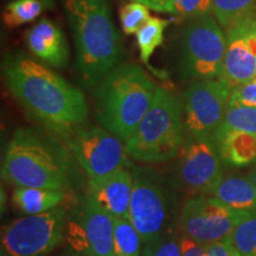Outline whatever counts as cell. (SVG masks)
I'll list each match as a JSON object with an SVG mask.
<instances>
[{"instance_id":"cell-30","label":"cell","mask_w":256,"mask_h":256,"mask_svg":"<svg viewBox=\"0 0 256 256\" xmlns=\"http://www.w3.org/2000/svg\"><path fill=\"white\" fill-rule=\"evenodd\" d=\"M204 256H238L234 248L232 240L228 236L222 241L211 243L206 246V252Z\"/></svg>"},{"instance_id":"cell-31","label":"cell","mask_w":256,"mask_h":256,"mask_svg":"<svg viewBox=\"0 0 256 256\" xmlns=\"http://www.w3.org/2000/svg\"><path fill=\"white\" fill-rule=\"evenodd\" d=\"M132 2L145 5L146 8L154 10V11L176 14L178 0H132Z\"/></svg>"},{"instance_id":"cell-13","label":"cell","mask_w":256,"mask_h":256,"mask_svg":"<svg viewBox=\"0 0 256 256\" xmlns=\"http://www.w3.org/2000/svg\"><path fill=\"white\" fill-rule=\"evenodd\" d=\"M256 75V12L228 28L226 51L220 78L232 89L249 82Z\"/></svg>"},{"instance_id":"cell-8","label":"cell","mask_w":256,"mask_h":256,"mask_svg":"<svg viewBox=\"0 0 256 256\" xmlns=\"http://www.w3.org/2000/svg\"><path fill=\"white\" fill-rule=\"evenodd\" d=\"M232 87L223 78L192 81L183 95V121L186 139L210 140L223 122Z\"/></svg>"},{"instance_id":"cell-18","label":"cell","mask_w":256,"mask_h":256,"mask_svg":"<svg viewBox=\"0 0 256 256\" xmlns=\"http://www.w3.org/2000/svg\"><path fill=\"white\" fill-rule=\"evenodd\" d=\"M215 145L226 164L242 168L256 162V134L229 132L216 138Z\"/></svg>"},{"instance_id":"cell-34","label":"cell","mask_w":256,"mask_h":256,"mask_svg":"<svg viewBox=\"0 0 256 256\" xmlns=\"http://www.w3.org/2000/svg\"><path fill=\"white\" fill-rule=\"evenodd\" d=\"M255 80H256V75H255Z\"/></svg>"},{"instance_id":"cell-15","label":"cell","mask_w":256,"mask_h":256,"mask_svg":"<svg viewBox=\"0 0 256 256\" xmlns=\"http://www.w3.org/2000/svg\"><path fill=\"white\" fill-rule=\"evenodd\" d=\"M134 177L126 168L98 179H88L86 197L116 220L130 218Z\"/></svg>"},{"instance_id":"cell-21","label":"cell","mask_w":256,"mask_h":256,"mask_svg":"<svg viewBox=\"0 0 256 256\" xmlns=\"http://www.w3.org/2000/svg\"><path fill=\"white\" fill-rule=\"evenodd\" d=\"M229 132L256 134V108L244 106L229 98L226 113L224 115L223 122L216 134V138Z\"/></svg>"},{"instance_id":"cell-16","label":"cell","mask_w":256,"mask_h":256,"mask_svg":"<svg viewBox=\"0 0 256 256\" xmlns=\"http://www.w3.org/2000/svg\"><path fill=\"white\" fill-rule=\"evenodd\" d=\"M28 50L38 60L52 68H64L69 62V46L60 28L46 18H42L25 34Z\"/></svg>"},{"instance_id":"cell-32","label":"cell","mask_w":256,"mask_h":256,"mask_svg":"<svg viewBox=\"0 0 256 256\" xmlns=\"http://www.w3.org/2000/svg\"><path fill=\"white\" fill-rule=\"evenodd\" d=\"M206 246L200 244L194 240L185 238H182V256H204Z\"/></svg>"},{"instance_id":"cell-12","label":"cell","mask_w":256,"mask_h":256,"mask_svg":"<svg viewBox=\"0 0 256 256\" xmlns=\"http://www.w3.org/2000/svg\"><path fill=\"white\" fill-rule=\"evenodd\" d=\"M72 247L84 256H114L115 218L87 197L70 224Z\"/></svg>"},{"instance_id":"cell-14","label":"cell","mask_w":256,"mask_h":256,"mask_svg":"<svg viewBox=\"0 0 256 256\" xmlns=\"http://www.w3.org/2000/svg\"><path fill=\"white\" fill-rule=\"evenodd\" d=\"M166 212V198L162 188L147 178H134L128 220L139 232L142 247L164 234Z\"/></svg>"},{"instance_id":"cell-25","label":"cell","mask_w":256,"mask_h":256,"mask_svg":"<svg viewBox=\"0 0 256 256\" xmlns=\"http://www.w3.org/2000/svg\"><path fill=\"white\" fill-rule=\"evenodd\" d=\"M229 238L238 256H256V214L240 222Z\"/></svg>"},{"instance_id":"cell-1","label":"cell","mask_w":256,"mask_h":256,"mask_svg":"<svg viewBox=\"0 0 256 256\" xmlns=\"http://www.w3.org/2000/svg\"><path fill=\"white\" fill-rule=\"evenodd\" d=\"M2 74L16 100L46 130L63 136L87 121L83 92L46 64L16 52L5 58Z\"/></svg>"},{"instance_id":"cell-5","label":"cell","mask_w":256,"mask_h":256,"mask_svg":"<svg viewBox=\"0 0 256 256\" xmlns=\"http://www.w3.org/2000/svg\"><path fill=\"white\" fill-rule=\"evenodd\" d=\"M185 142L183 104L162 87L142 122L124 142L127 154L142 162H164L178 156Z\"/></svg>"},{"instance_id":"cell-22","label":"cell","mask_w":256,"mask_h":256,"mask_svg":"<svg viewBox=\"0 0 256 256\" xmlns=\"http://www.w3.org/2000/svg\"><path fill=\"white\" fill-rule=\"evenodd\" d=\"M256 0H212V12L226 30L256 12Z\"/></svg>"},{"instance_id":"cell-17","label":"cell","mask_w":256,"mask_h":256,"mask_svg":"<svg viewBox=\"0 0 256 256\" xmlns=\"http://www.w3.org/2000/svg\"><path fill=\"white\" fill-rule=\"evenodd\" d=\"M210 194L230 209L256 214V188L249 178H223Z\"/></svg>"},{"instance_id":"cell-29","label":"cell","mask_w":256,"mask_h":256,"mask_svg":"<svg viewBox=\"0 0 256 256\" xmlns=\"http://www.w3.org/2000/svg\"><path fill=\"white\" fill-rule=\"evenodd\" d=\"M230 98L240 104L256 108V80L242 83L232 89Z\"/></svg>"},{"instance_id":"cell-24","label":"cell","mask_w":256,"mask_h":256,"mask_svg":"<svg viewBox=\"0 0 256 256\" xmlns=\"http://www.w3.org/2000/svg\"><path fill=\"white\" fill-rule=\"evenodd\" d=\"M168 22L164 19L151 17L150 20L136 32V43L139 46L140 58L144 63H148L152 54L164 40V31Z\"/></svg>"},{"instance_id":"cell-4","label":"cell","mask_w":256,"mask_h":256,"mask_svg":"<svg viewBox=\"0 0 256 256\" xmlns=\"http://www.w3.org/2000/svg\"><path fill=\"white\" fill-rule=\"evenodd\" d=\"M156 89L142 66L119 64L96 86L98 122L126 142L151 107Z\"/></svg>"},{"instance_id":"cell-26","label":"cell","mask_w":256,"mask_h":256,"mask_svg":"<svg viewBox=\"0 0 256 256\" xmlns=\"http://www.w3.org/2000/svg\"><path fill=\"white\" fill-rule=\"evenodd\" d=\"M148 8L132 2L124 5L120 11V23L126 34H136V32L150 20Z\"/></svg>"},{"instance_id":"cell-23","label":"cell","mask_w":256,"mask_h":256,"mask_svg":"<svg viewBox=\"0 0 256 256\" xmlns=\"http://www.w3.org/2000/svg\"><path fill=\"white\" fill-rule=\"evenodd\" d=\"M142 242L130 220L115 218L114 256H142Z\"/></svg>"},{"instance_id":"cell-28","label":"cell","mask_w":256,"mask_h":256,"mask_svg":"<svg viewBox=\"0 0 256 256\" xmlns=\"http://www.w3.org/2000/svg\"><path fill=\"white\" fill-rule=\"evenodd\" d=\"M212 11V0H178L176 14L185 19L206 17Z\"/></svg>"},{"instance_id":"cell-19","label":"cell","mask_w":256,"mask_h":256,"mask_svg":"<svg viewBox=\"0 0 256 256\" xmlns=\"http://www.w3.org/2000/svg\"><path fill=\"white\" fill-rule=\"evenodd\" d=\"M66 200V191L55 188H14L12 203L25 215H38L60 206Z\"/></svg>"},{"instance_id":"cell-11","label":"cell","mask_w":256,"mask_h":256,"mask_svg":"<svg viewBox=\"0 0 256 256\" xmlns=\"http://www.w3.org/2000/svg\"><path fill=\"white\" fill-rule=\"evenodd\" d=\"M215 142L186 139L178 153L176 174L182 188L194 194H210L223 179Z\"/></svg>"},{"instance_id":"cell-10","label":"cell","mask_w":256,"mask_h":256,"mask_svg":"<svg viewBox=\"0 0 256 256\" xmlns=\"http://www.w3.org/2000/svg\"><path fill=\"white\" fill-rule=\"evenodd\" d=\"M254 214L235 211L214 196L194 194L184 203L179 228L185 238L209 246L230 236L236 226Z\"/></svg>"},{"instance_id":"cell-9","label":"cell","mask_w":256,"mask_h":256,"mask_svg":"<svg viewBox=\"0 0 256 256\" xmlns=\"http://www.w3.org/2000/svg\"><path fill=\"white\" fill-rule=\"evenodd\" d=\"M60 136L88 179L104 178L126 165L122 140L104 127L82 124Z\"/></svg>"},{"instance_id":"cell-7","label":"cell","mask_w":256,"mask_h":256,"mask_svg":"<svg viewBox=\"0 0 256 256\" xmlns=\"http://www.w3.org/2000/svg\"><path fill=\"white\" fill-rule=\"evenodd\" d=\"M62 206L14 220L2 228L0 256H46L62 242L66 228Z\"/></svg>"},{"instance_id":"cell-2","label":"cell","mask_w":256,"mask_h":256,"mask_svg":"<svg viewBox=\"0 0 256 256\" xmlns=\"http://www.w3.org/2000/svg\"><path fill=\"white\" fill-rule=\"evenodd\" d=\"M75 158L56 133L37 127L18 128L2 162V178L14 188L66 191L76 174Z\"/></svg>"},{"instance_id":"cell-27","label":"cell","mask_w":256,"mask_h":256,"mask_svg":"<svg viewBox=\"0 0 256 256\" xmlns=\"http://www.w3.org/2000/svg\"><path fill=\"white\" fill-rule=\"evenodd\" d=\"M142 256H182V238L162 234L151 244L142 247Z\"/></svg>"},{"instance_id":"cell-6","label":"cell","mask_w":256,"mask_h":256,"mask_svg":"<svg viewBox=\"0 0 256 256\" xmlns=\"http://www.w3.org/2000/svg\"><path fill=\"white\" fill-rule=\"evenodd\" d=\"M226 51V37L212 18L192 19L179 36V76L185 81L220 78Z\"/></svg>"},{"instance_id":"cell-33","label":"cell","mask_w":256,"mask_h":256,"mask_svg":"<svg viewBox=\"0 0 256 256\" xmlns=\"http://www.w3.org/2000/svg\"><path fill=\"white\" fill-rule=\"evenodd\" d=\"M248 178L250 179V182L252 183V185H254L255 188H256V164H255L254 168H252L250 174H249Z\"/></svg>"},{"instance_id":"cell-3","label":"cell","mask_w":256,"mask_h":256,"mask_svg":"<svg viewBox=\"0 0 256 256\" xmlns=\"http://www.w3.org/2000/svg\"><path fill=\"white\" fill-rule=\"evenodd\" d=\"M72 31L76 64L87 87H95L122 60L124 46L108 0H62Z\"/></svg>"},{"instance_id":"cell-20","label":"cell","mask_w":256,"mask_h":256,"mask_svg":"<svg viewBox=\"0 0 256 256\" xmlns=\"http://www.w3.org/2000/svg\"><path fill=\"white\" fill-rule=\"evenodd\" d=\"M54 8V0H12L4 10L2 22L8 28H14L34 22L43 12Z\"/></svg>"}]
</instances>
